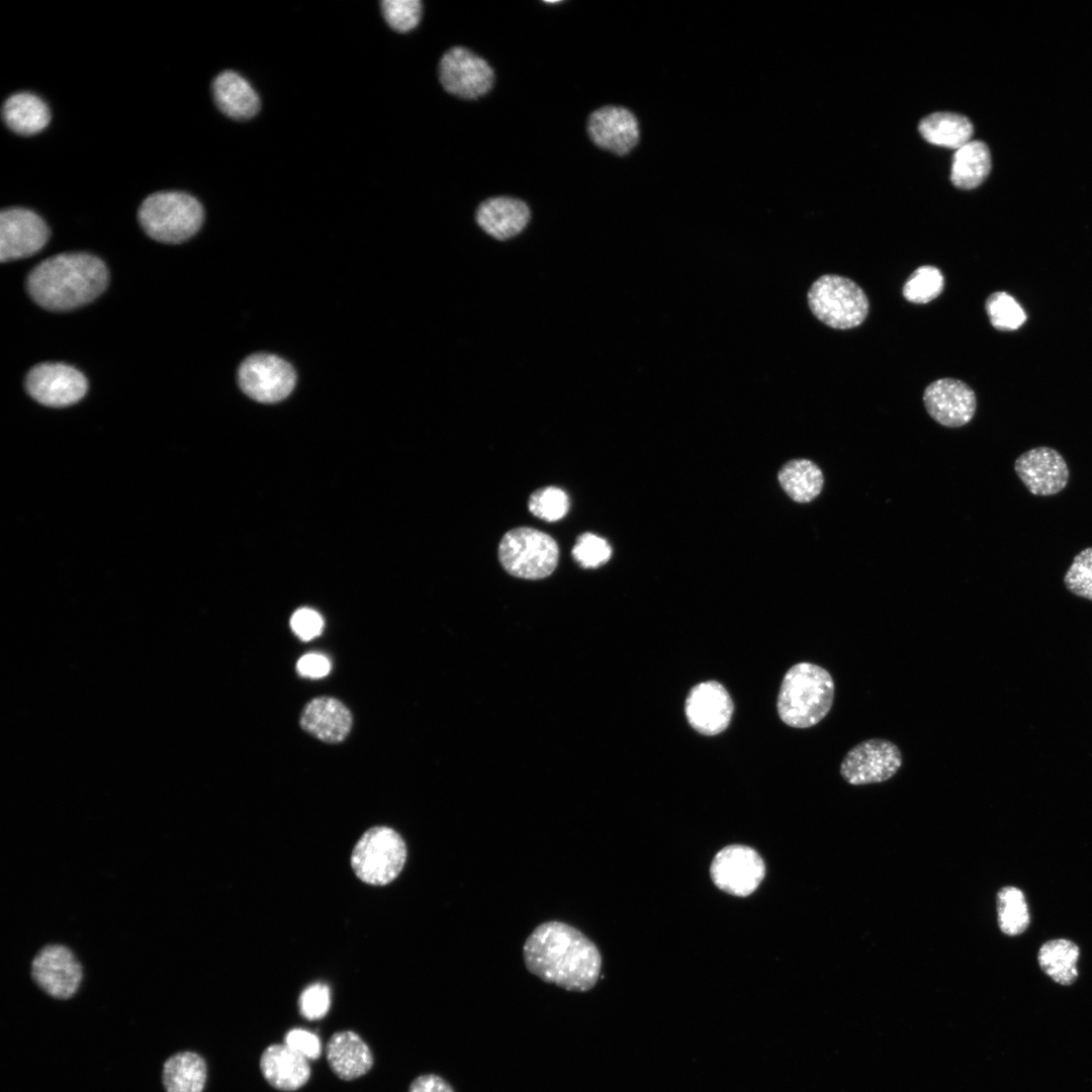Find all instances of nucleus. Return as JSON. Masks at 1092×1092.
I'll return each mask as SVG.
<instances>
[{
  "instance_id": "13",
  "label": "nucleus",
  "mask_w": 1092,
  "mask_h": 1092,
  "mask_svg": "<svg viewBox=\"0 0 1092 1092\" xmlns=\"http://www.w3.org/2000/svg\"><path fill=\"white\" fill-rule=\"evenodd\" d=\"M587 133L600 149L618 157L629 156L641 143V125L636 113L623 105H604L587 119Z\"/></svg>"
},
{
  "instance_id": "36",
  "label": "nucleus",
  "mask_w": 1092,
  "mask_h": 1092,
  "mask_svg": "<svg viewBox=\"0 0 1092 1092\" xmlns=\"http://www.w3.org/2000/svg\"><path fill=\"white\" fill-rule=\"evenodd\" d=\"M381 10L391 28L398 32H407L421 20L422 3L419 0H384L381 2Z\"/></svg>"
},
{
  "instance_id": "3",
  "label": "nucleus",
  "mask_w": 1092,
  "mask_h": 1092,
  "mask_svg": "<svg viewBox=\"0 0 1092 1092\" xmlns=\"http://www.w3.org/2000/svg\"><path fill=\"white\" fill-rule=\"evenodd\" d=\"M834 700V680L822 666L799 662L786 672L778 696L781 720L794 728L818 724L830 712Z\"/></svg>"
},
{
  "instance_id": "28",
  "label": "nucleus",
  "mask_w": 1092,
  "mask_h": 1092,
  "mask_svg": "<svg viewBox=\"0 0 1092 1092\" xmlns=\"http://www.w3.org/2000/svg\"><path fill=\"white\" fill-rule=\"evenodd\" d=\"M919 131L928 143L959 149L969 143L973 135L972 122L964 115L953 112H935L924 117Z\"/></svg>"
},
{
  "instance_id": "27",
  "label": "nucleus",
  "mask_w": 1092,
  "mask_h": 1092,
  "mask_svg": "<svg viewBox=\"0 0 1092 1092\" xmlns=\"http://www.w3.org/2000/svg\"><path fill=\"white\" fill-rule=\"evenodd\" d=\"M991 170V155L981 141H970L959 148L953 156L950 179L961 189H973L981 185Z\"/></svg>"
},
{
  "instance_id": "39",
  "label": "nucleus",
  "mask_w": 1092,
  "mask_h": 1092,
  "mask_svg": "<svg viewBox=\"0 0 1092 1092\" xmlns=\"http://www.w3.org/2000/svg\"><path fill=\"white\" fill-rule=\"evenodd\" d=\"M284 1044L306 1060H316L322 1054L318 1037L302 1028L290 1029L284 1036Z\"/></svg>"
},
{
  "instance_id": "25",
  "label": "nucleus",
  "mask_w": 1092,
  "mask_h": 1092,
  "mask_svg": "<svg viewBox=\"0 0 1092 1092\" xmlns=\"http://www.w3.org/2000/svg\"><path fill=\"white\" fill-rule=\"evenodd\" d=\"M206 1076L205 1061L194 1052H181L170 1057L162 1074L166 1092H202Z\"/></svg>"
},
{
  "instance_id": "1",
  "label": "nucleus",
  "mask_w": 1092,
  "mask_h": 1092,
  "mask_svg": "<svg viewBox=\"0 0 1092 1092\" xmlns=\"http://www.w3.org/2000/svg\"><path fill=\"white\" fill-rule=\"evenodd\" d=\"M523 957L531 974L573 992L593 989L602 966L596 944L578 929L560 921L538 925L526 939Z\"/></svg>"
},
{
  "instance_id": "32",
  "label": "nucleus",
  "mask_w": 1092,
  "mask_h": 1092,
  "mask_svg": "<svg viewBox=\"0 0 1092 1092\" xmlns=\"http://www.w3.org/2000/svg\"><path fill=\"white\" fill-rule=\"evenodd\" d=\"M985 307L991 325L999 331L1017 330L1026 321L1023 308L1005 291L990 294Z\"/></svg>"
},
{
  "instance_id": "7",
  "label": "nucleus",
  "mask_w": 1092,
  "mask_h": 1092,
  "mask_svg": "<svg viewBox=\"0 0 1092 1092\" xmlns=\"http://www.w3.org/2000/svg\"><path fill=\"white\" fill-rule=\"evenodd\" d=\"M406 859V845L402 837L386 826L367 830L356 843L351 866L363 882L383 886L392 882L401 872Z\"/></svg>"
},
{
  "instance_id": "34",
  "label": "nucleus",
  "mask_w": 1092,
  "mask_h": 1092,
  "mask_svg": "<svg viewBox=\"0 0 1092 1092\" xmlns=\"http://www.w3.org/2000/svg\"><path fill=\"white\" fill-rule=\"evenodd\" d=\"M1069 592L1092 601V547L1080 551L1064 576Z\"/></svg>"
},
{
  "instance_id": "6",
  "label": "nucleus",
  "mask_w": 1092,
  "mask_h": 1092,
  "mask_svg": "<svg viewBox=\"0 0 1092 1092\" xmlns=\"http://www.w3.org/2000/svg\"><path fill=\"white\" fill-rule=\"evenodd\" d=\"M497 555L508 573L526 579H541L555 570L559 549L550 535L530 527H518L504 535Z\"/></svg>"
},
{
  "instance_id": "29",
  "label": "nucleus",
  "mask_w": 1092,
  "mask_h": 1092,
  "mask_svg": "<svg viewBox=\"0 0 1092 1092\" xmlns=\"http://www.w3.org/2000/svg\"><path fill=\"white\" fill-rule=\"evenodd\" d=\"M1080 956L1078 945L1065 938L1051 939L1044 942L1037 954L1040 969L1053 981L1063 986L1074 984L1078 978L1077 963Z\"/></svg>"
},
{
  "instance_id": "26",
  "label": "nucleus",
  "mask_w": 1092,
  "mask_h": 1092,
  "mask_svg": "<svg viewBox=\"0 0 1092 1092\" xmlns=\"http://www.w3.org/2000/svg\"><path fill=\"white\" fill-rule=\"evenodd\" d=\"M779 482L796 503H810L822 491L824 476L819 466L809 459H793L779 471Z\"/></svg>"
},
{
  "instance_id": "30",
  "label": "nucleus",
  "mask_w": 1092,
  "mask_h": 1092,
  "mask_svg": "<svg viewBox=\"0 0 1092 1092\" xmlns=\"http://www.w3.org/2000/svg\"><path fill=\"white\" fill-rule=\"evenodd\" d=\"M997 913L1000 930L1009 936L1023 933L1029 925V912L1023 892L1012 886L1003 887L997 894Z\"/></svg>"
},
{
  "instance_id": "11",
  "label": "nucleus",
  "mask_w": 1092,
  "mask_h": 1092,
  "mask_svg": "<svg viewBox=\"0 0 1092 1092\" xmlns=\"http://www.w3.org/2000/svg\"><path fill=\"white\" fill-rule=\"evenodd\" d=\"M438 71L445 91L463 99H477L493 85V70L487 62L463 47L448 50L440 60Z\"/></svg>"
},
{
  "instance_id": "8",
  "label": "nucleus",
  "mask_w": 1092,
  "mask_h": 1092,
  "mask_svg": "<svg viewBox=\"0 0 1092 1092\" xmlns=\"http://www.w3.org/2000/svg\"><path fill=\"white\" fill-rule=\"evenodd\" d=\"M903 762L900 748L885 738L863 740L841 760V778L852 786L883 783L893 778Z\"/></svg>"
},
{
  "instance_id": "14",
  "label": "nucleus",
  "mask_w": 1092,
  "mask_h": 1092,
  "mask_svg": "<svg viewBox=\"0 0 1092 1092\" xmlns=\"http://www.w3.org/2000/svg\"><path fill=\"white\" fill-rule=\"evenodd\" d=\"M25 388L37 402L63 407L79 401L88 383L82 372L64 363H40L25 377Z\"/></svg>"
},
{
  "instance_id": "38",
  "label": "nucleus",
  "mask_w": 1092,
  "mask_h": 1092,
  "mask_svg": "<svg viewBox=\"0 0 1092 1092\" xmlns=\"http://www.w3.org/2000/svg\"><path fill=\"white\" fill-rule=\"evenodd\" d=\"M290 627L299 639L308 641L321 635L324 629V620L316 611L301 608L293 613L290 619Z\"/></svg>"
},
{
  "instance_id": "21",
  "label": "nucleus",
  "mask_w": 1092,
  "mask_h": 1092,
  "mask_svg": "<svg viewBox=\"0 0 1092 1092\" xmlns=\"http://www.w3.org/2000/svg\"><path fill=\"white\" fill-rule=\"evenodd\" d=\"M260 1069L265 1080L280 1091H295L309 1079L308 1060L286 1044H271L262 1054Z\"/></svg>"
},
{
  "instance_id": "16",
  "label": "nucleus",
  "mask_w": 1092,
  "mask_h": 1092,
  "mask_svg": "<svg viewBox=\"0 0 1092 1092\" xmlns=\"http://www.w3.org/2000/svg\"><path fill=\"white\" fill-rule=\"evenodd\" d=\"M1014 470L1034 495H1054L1062 491L1069 481V468L1065 458L1054 448H1031L1017 457Z\"/></svg>"
},
{
  "instance_id": "18",
  "label": "nucleus",
  "mask_w": 1092,
  "mask_h": 1092,
  "mask_svg": "<svg viewBox=\"0 0 1092 1092\" xmlns=\"http://www.w3.org/2000/svg\"><path fill=\"white\" fill-rule=\"evenodd\" d=\"M923 402L928 415L947 428L965 426L973 419L977 408L974 390L954 378H940L931 382L924 390Z\"/></svg>"
},
{
  "instance_id": "2",
  "label": "nucleus",
  "mask_w": 1092,
  "mask_h": 1092,
  "mask_svg": "<svg viewBox=\"0 0 1092 1092\" xmlns=\"http://www.w3.org/2000/svg\"><path fill=\"white\" fill-rule=\"evenodd\" d=\"M107 281V268L99 258L87 253H64L36 265L26 286L38 305L64 311L94 300Z\"/></svg>"
},
{
  "instance_id": "19",
  "label": "nucleus",
  "mask_w": 1092,
  "mask_h": 1092,
  "mask_svg": "<svg viewBox=\"0 0 1092 1092\" xmlns=\"http://www.w3.org/2000/svg\"><path fill=\"white\" fill-rule=\"evenodd\" d=\"M353 718L349 709L332 697L309 701L300 715L301 728L313 737L327 742H342L349 734Z\"/></svg>"
},
{
  "instance_id": "20",
  "label": "nucleus",
  "mask_w": 1092,
  "mask_h": 1092,
  "mask_svg": "<svg viewBox=\"0 0 1092 1092\" xmlns=\"http://www.w3.org/2000/svg\"><path fill=\"white\" fill-rule=\"evenodd\" d=\"M530 219L528 205L509 196L491 197L476 210L478 225L496 240L505 241L520 234Z\"/></svg>"
},
{
  "instance_id": "24",
  "label": "nucleus",
  "mask_w": 1092,
  "mask_h": 1092,
  "mask_svg": "<svg viewBox=\"0 0 1092 1092\" xmlns=\"http://www.w3.org/2000/svg\"><path fill=\"white\" fill-rule=\"evenodd\" d=\"M6 125L16 133L29 135L42 130L50 122L44 101L29 92H18L6 99L2 108Z\"/></svg>"
},
{
  "instance_id": "10",
  "label": "nucleus",
  "mask_w": 1092,
  "mask_h": 1092,
  "mask_svg": "<svg viewBox=\"0 0 1092 1092\" xmlns=\"http://www.w3.org/2000/svg\"><path fill=\"white\" fill-rule=\"evenodd\" d=\"M241 389L260 402H277L289 395L296 382L293 367L271 354H254L241 364L238 373Z\"/></svg>"
},
{
  "instance_id": "23",
  "label": "nucleus",
  "mask_w": 1092,
  "mask_h": 1092,
  "mask_svg": "<svg viewBox=\"0 0 1092 1092\" xmlns=\"http://www.w3.org/2000/svg\"><path fill=\"white\" fill-rule=\"evenodd\" d=\"M212 94L219 110L235 119H248L260 108V99L251 84L233 71H224L212 82Z\"/></svg>"
},
{
  "instance_id": "40",
  "label": "nucleus",
  "mask_w": 1092,
  "mask_h": 1092,
  "mask_svg": "<svg viewBox=\"0 0 1092 1092\" xmlns=\"http://www.w3.org/2000/svg\"><path fill=\"white\" fill-rule=\"evenodd\" d=\"M296 670L303 677L321 678L330 672L331 662L323 654L307 653L297 661Z\"/></svg>"
},
{
  "instance_id": "12",
  "label": "nucleus",
  "mask_w": 1092,
  "mask_h": 1092,
  "mask_svg": "<svg viewBox=\"0 0 1092 1092\" xmlns=\"http://www.w3.org/2000/svg\"><path fill=\"white\" fill-rule=\"evenodd\" d=\"M710 873L720 890L733 896L746 897L760 885L765 867L753 848L734 844L716 853Z\"/></svg>"
},
{
  "instance_id": "22",
  "label": "nucleus",
  "mask_w": 1092,
  "mask_h": 1092,
  "mask_svg": "<svg viewBox=\"0 0 1092 1092\" xmlns=\"http://www.w3.org/2000/svg\"><path fill=\"white\" fill-rule=\"evenodd\" d=\"M326 1058L331 1070L345 1081L359 1078L372 1068L373 1057L369 1046L350 1030L334 1033L326 1045Z\"/></svg>"
},
{
  "instance_id": "37",
  "label": "nucleus",
  "mask_w": 1092,
  "mask_h": 1092,
  "mask_svg": "<svg viewBox=\"0 0 1092 1092\" xmlns=\"http://www.w3.org/2000/svg\"><path fill=\"white\" fill-rule=\"evenodd\" d=\"M331 1005V993L327 985L315 983L305 988L299 997V1011L309 1020L323 1018Z\"/></svg>"
},
{
  "instance_id": "15",
  "label": "nucleus",
  "mask_w": 1092,
  "mask_h": 1092,
  "mask_svg": "<svg viewBox=\"0 0 1092 1092\" xmlns=\"http://www.w3.org/2000/svg\"><path fill=\"white\" fill-rule=\"evenodd\" d=\"M49 229L35 212L21 207L7 208L0 213V260L29 257L37 253L49 239Z\"/></svg>"
},
{
  "instance_id": "31",
  "label": "nucleus",
  "mask_w": 1092,
  "mask_h": 1092,
  "mask_svg": "<svg viewBox=\"0 0 1092 1092\" xmlns=\"http://www.w3.org/2000/svg\"><path fill=\"white\" fill-rule=\"evenodd\" d=\"M944 278L935 266L918 267L904 283L902 293L906 300L924 304L935 299L943 290Z\"/></svg>"
},
{
  "instance_id": "41",
  "label": "nucleus",
  "mask_w": 1092,
  "mask_h": 1092,
  "mask_svg": "<svg viewBox=\"0 0 1092 1092\" xmlns=\"http://www.w3.org/2000/svg\"><path fill=\"white\" fill-rule=\"evenodd\" d=\"M407 1092H455L453 1086L437 1074H423L410 1084Z\"/></svg>"
},
{
  "instance_id": "4",
  "label": "nucleus",
  "mask_w": 1092,
  "mask_h": 1092,
  "mask_svg": "<svg viewBox=\"0 0 1092 1092\" xmlns=\"http://www.w3.org/2000/svg\"><path fill=\"white\" fill-rule=\"evenodd\" d=\"M139 220L152 239L179 244L200 229L203 208L195 197L187 193L157 192L148 196L140 206Z\"/></svg>"
},
{
  "instance_id": "17",
  "label": "nucleus",
  "mask_w": 1092,
  "mask_h": 1092,
  "mask_svg": "<svg viewBox=\"0 0 1092 1092\" xmlns=\"http://www.w3.org/2000/svg\"><path fill=\"white\" fill-rule=\"evenodd\" d=\"M685 712L693 729L700 734L713 736L723 732L730 724L733 702L720 682L703 681L690 691Z\"/></svg>"
},
{
  "instance_id": "9",
  "label": "nucleus",
  "mask_w": 1092,
  "mask_h": 1092,
  "mask_svg": "<svg viewBox=\"0 0 1092 1092\" xmlns=\"http://www.w3.org/2000/svg\"><path fill=\"white\" fill-rule=\"evenodd\" d=\"M30 975L37 987L49 996L66 1000L78 991L83 969L73 950L52 942L41 946L30 963Z\"/></svg>"
},
{
  "instance_id": "5",
  "label": "nucleus",
  "mask_w": 1092,
  "mask_h": 1092,
  "mask_svg": "<svg viewBox=\"0 0 1092 1092\" xmlns=\"http://www.w3.org/2000/svg\"><path fill=\"white\" fill-rule=\"evenodd\" d=\"M812 313L826 326L848 330L862 324L869 313V299L853 280L826 274L819 277L808 291Z\"/></svg>"
},
{
  "instance_id": "33",
  "label": "nucleus",
  "mask_w": 1092,
  "mask_h": 1092,
  "mask_svg": "<svg viewBox=\"0 0 1092 1092\" xmlns=\"http://www.w3.org/2000/svg\"><path fill=\"white\" fill-rule=\"evenodd\" d=\"M528 508L534 516L547 522H556L567 514L569 498L561 488L546 486L530 495Z\"/></svg>"
},
{
  "instance_id": "35",
  "label": "nucleus",
  "mask_w": 1092,
  "mask_h": 1092,
  "mask_svg": "<svg viewBox=\"0 0 1092 1092\" xmlns=\"http://www.w3.org/2000/svg\"><path fill=\"white\" fill-rule=\"evenodd\" d=\"M571 554L581 567L597 568L610 559L612 548L606 539L593 533H583L576 538Z\"/></svg>"
}]
</instances>
